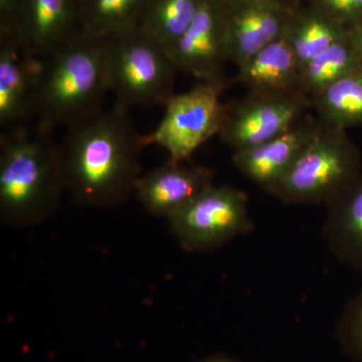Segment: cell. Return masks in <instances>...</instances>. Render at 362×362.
I'll return each mask as SVG.
<instances>
[{
	"mask_svg": "<svg viewBox=\"0 0 362 362\" xmlns=\"http://www.w3.org/2000/svg\"><path fill=\"white\" fill-rule=\"evenodd\" d=\"M128 111L115 104L66 128L59 145L64 183L78 206L107 209L134 194L145 146Z\"/></svg>",
	"mask_w": 362,
	"mask_h": 362,
	"instance_id": "6da1fadb",
	"label": "cell"
},
{
	"mask_svg": "<svg viewBox=\"0 0 362 362\" xmlns=\"http://www.w3.org/2000/svg\"><path fill=\"white\" fill-rule=\"evenodd\" d=\"M52 130L35 124L0 138V218L4 225H39L58 209L65 192L59 146Z\"/></svg>",
	"mask_w": 362,
	"mask_h": 362,
	"instance_id": "7a4b0ae2",
	"label": "cell"
},
{
	"mask_svg": "<svg viewBox=\"0 0 362 362\" xmlns=\"http://www.w3.org/2000/svg\"><path fill=\"white\" fill-rule=\"evenodd\" d=\"M108 92L107 40L80 32L40 64L37 123L70 127L103 109Z\"/></svg>",
	"mask_w": 362,
	"mask_h": 362,
	"instance_id": "3957f363",
	"label": "cell"
},
{
	"mask_svg": "<svg viewBox=\"0 0 362 362\" xmlns=\"http://www.w3.org/2000/svg\"><path fill=\"white\" fill-rule=\"evenodd\" d=\"M361 175V152L346 130L318 122L313 137L270 194L286 204L327 206Z\"/></svg>",
	"mask_w": 362,
	"mask_h": 362,
	"instance_id": "277c9868",
	"label": "cell"
},
{
	"mask_svg": "<svg viewBox=\"0 0 362 362\" xmlns=\"http://www.w3.org/2000/svg\"><path fill=\"white\" fill-rule=\"evenodd\" d=\"M106 40L115 104L127 110L165 106L175 95L177 71L168 49L139 28Z\"/></svg>",
	"mask_w": 362,
	"mask_h": 362,
	"instance_id": "5b68a950",
	"label": "cell"
},
{
	"mask_svg": "<svg viewBox=\"0 0 362 362\" xmlns=\"http://www.w3.org/2000/svg\"><path fill=\"white\" fill-rule=\"evenodd\" d=\"M166 220L188 252L213 251L254 228L247 194L228 185H211Z\"/></svg>",
	"mask_w": 362,
	"mask_h": 362,
	"instance_id": "8992f818",
	"label": "cell"
},
{
	"mask_svg": "<svg viewBox=\"0 0 362 362\" xmlns=\"http://www.w3.org/2000/svg\"><path fill=\"white\" fill-rule=\"evenodd\" d=\"M228 84V81L199 82L192 90L173 95L158 126L142 136L143 145H158L175 163L188 160L202 145L220 134L226 110L221 98Z\"/></svg>",
	"mask_w": 362,
	"mask_h": 362,
	"instance_id": "52a82bcc",
	"label": "cell"
},
{
	"mask_svg": "<svg viewBox=\"0 0 362 362\" xmlns=\"http://www.w3.org/2000/svg\"><path fill=\"white\" fill-rule=\"evenodd\" d=\"M309 98L301 93L254 94L226 104L221 140L235 151L257 146L287 132L306 117Z\"/></svg>",
	"mask_w": 362,
	"mask_h": 362,
	"instance_id": "ba28073f",
	"label": "cell"
},
{
	"mask_svg": "<svg viewBox=\"0 0 362 362\" xmlns=\"http://www.w3.org/2000/svg\"><path fill=\"white\" fill-rule=\"evenodd\" d=\"M169 54L177 71L199 82L228 81L223 66L230 57L221 0H202L194 20Z\"/></svg>",
	"mask_w": 362,
	"mask_h": 362,
	"instance_id": "9c48e42d",
	"label": "cell"
},
{
	"mask_svg": "<svg viewBox=\"0 0 362 362\" xmlns=\"http://www.w3.org/2000/svg\"><path fill=\"white\" fill-rule=\"evenodd\" d=\"M228 57L237 68L284 35L291 4L282 0H221ZM296 6V4H295Z\"/></svg>",
	"mask_w": 362,
	"mask_h": 362,
	"instance_id": "30bf717a",
	"label": "cell"
},
{
	"mask_svg": "<svg viewBox=\"0 0 362 362\" xmlns=\"http://www.w3.org/2000/svg\"><path fill=\"white\" fill-rule=\"evenodd\" d=\"M40 59L16 37H0V125L2 130L25 126L37 117Z\"/></svg>",
	"mask_w": 362,
	"mask_h": 362,
	"instance_id": "8fae6325",
	"label": "cell"
},
{
	"mask_svg": "<svg viewBox=\"0 0 362 362\" xmlns=\"http://www.w3.org/2000/svg\"><path fill=\"white\" fill-rule=\"evenodd\" d=\"M81 32L78 0H25L16 39L35 58L47 59Z\"/></svg>",
	"mask_w": 362,
	"mask_h": 362,
	"instance_id": "7c38bea8",
	"label": "cell"
},
{
	"mask_svg": "<svg viewBox=\"0 0 362 362\" xmlns=\"http://www.w3.org/2000/svg\"><path fill=\"white\" fill-rule=\"evenodd\" d=\"M317 127L318 121L306 116L292 129L269 141L233 152V164L245 177L271 194L294 165Z\"/></svg>",
	"mask_w": 362,
	"mask_h": 362,
	"instance_id": "4fadbf2b",
	"label": "cell"
},
{
	"mask_svg": "<svg viewBox=\"0 0 362 362\" xmlns=\"http://www.w3.org/2000/svg\"><path fill=\"white\" fill-rule=\"evenodd\" d=\"M214 177L211 168L168 160L140 175L134 194L147 213L166 218L214 185Z\"/></svg>",
	"mask_w": 362,
	"mask_h": 362,
	"instance_id": "5bb4252c",
	"label": "cell"
},
{
	"mask_svg": "<svg viewBox=\"0 0 362 362\" xmlns=\"http://www.w3.org/2000/svg\"><path fill=\"white\" fill-rule=\"evenodd\" d=\"M235 83L254 94L298 92L299 62L284 35L267 45L237 68Z\"/></svg>",
	"mask_w": 362,
	"mask_h": 362,
	"instance_id": "9a60e30c",
	"label": "cell"
},
{
	"mask_svg": "<svg viewBox=\"0 0 362 362\" xmlns=\"http://www.w3.org/2000/svg\"><path fill=\"white\" fill-rule=\"evenodd\" d=\"M326 207L324 242L340 263L362 273V175Z\"/></svg>",
	"mask_w": 362,
	"mask_h": 362,
	"instance_id": "2e32d148",
	"label": "cell"
},
{
	"mask_svg": "<svg viewBox=\"0 0 362 362\" xmlns=\"http://www.w3.org/2000/svg\"><path fill=\"white\" fill-rule=\"evenodd\" d=\"M347 35L349 28L301 0L290 11L284 37L302 69Z\"/></svg>",
	"mask_w": 362,
	"mask_h": 362,
	"instance_id": "e0dca14e",
	"label": "cell"
},
{
	"mask_svg": "<svg viewBox=\"0 0 362 362\" xmlns=\"http://www.w3.org/2000/svg\"><path fill=\"white\" fill-rule=\"evenodd\" d=\"M309 102L323 125L345 130L362 125V68L309 98Z\"/></svg>",
	"mask_w": 362,
	"mask_h": 362,
	"instance_id": "ac0fdd59",
	"label": "cell"
},
{
	"mask_svg": "<svg viewBox=\"0 0 362 362\" xmlns=\"http://www.w3.org/2000/svg\"><path fill=\"white\" fill-rule=\"evenodd\" d=\"M146 0H78L81 32L108 40L139 28Z\"/></svg>",
	"mask_w": 362,
	"mask_h": 362,
	"instance_id": "d6986e66",
	"label": "cell"
},
{
	"mask_svg": "<svg viewBox=\"0 0 362 362\" xmlns=\"http://www.w3.org/2000/svg\"><path fill=\"white\" fill-rule=\"evenodd\" d=\"M361 68V54L347 35L301 69L298 92L307 98L315 96Z\"/></svg>",
	"mask_w": 362,
	"mask_h": 362,
	"instance_id": "ffe728a7",
	"label": "cell"
},
{
	"mask_svg": "<svg viewBox=\"0 0 362 362\" xmlns=\"http://www.w3.org/2000/svg\"><path fill=\"white\" fill-rule=\"evenodd\" d=\"M202 0H146L139 28L168 52L187 32Z\"/></svg>",
	"mask_w": 362,
	"mask_h": 362,
	"instance_id": "44dd1931",
	"label": "cell"
},
{
	"mask_svg": "<svg viewBox=\"0 0 362 362\" xmlns=\"http://www.w3.org/2000/svg\"><path fill=\"white\" fill-rule=\"evenodd\" d=\"M337 337L347 356L362 362V288L345 305L338 321Z\"/></svg>",
	"mask_w": 362,
	"mask_h": 362,
	"instance_id": "7402d4cb",
	"label": "cell"
},
{
	"mask_svg": "<svg viewBox=\"0 0 362 362\" xmlns=\"http://www.w3.org/2000/svg\"><path fill=\"white\" fill-rule=\"evenodd\" d=\"M331 20L349 28L362 18V0H303Z\"/></svg>",
	"mask_w": 362,
	"mask_h": 362,
	"instance_id": "603a6c76",
	"label": "cell"
},
{
	"mask_svg": "<svg viewBox=\"0 0 362 362\" xmlns=\"http://www.w3.org/2000/svg\"><path fill=\"white\" fill-rule=\"evenodd\" d=\"M25 0H0V37H16Z\"/></svg>",
	"mask_w": 362,
	"mask_h": 362,
	"instance_id": "cb8c5ba5",
	"label": "cell"
},
{
	"mask_svg": "<svg viewBox=\"0 0 362 362\" xmlns=\"http://www.w3.org/2000/svg\"><path fill=\"white\" fill-rule=\"evenodd\" d=\"M349 39L362 58V18L349 28Z\"/></svg>",
	"mask_w": 362,
	"mask_h": 362,
	"instance_id": "d4e9b609",
	"label": "cell"
},
{
	"mask_svg": "<svg viewBox=\"0 0 362 362\" xmlns=\"http://www.w3.org/2000/svg\"><path fill=\"white\" fill-rule=\"evenodd\" d=\"M202 362H239L235 361V359L230 358V357H228L226 356H213L207 357V358L204 359Z\"/></svg>",
	"mask_w": 362,
	"mask_h": 362,
	"instance_id": "484cf974",
	"label": "cell"
},
{
	"mask_svg": "<svg viewBox=\"0 0 362 362\" xmlns=\"http://www.w3.org/2000/svg\"><path fill=\"white\" fill-rule=\"evenodd\" d=\"M282 1L288 4H291V6H295V4H299L301 0H282Z\"/></svg>",
	"mask_w": 362,
	"mask_h": 362,
	"instance_id": "4316f807",
	"label": "cell"
}]
</instances>
